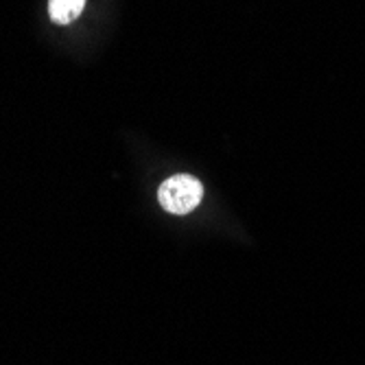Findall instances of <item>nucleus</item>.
I'll use <instances>...</instances> for the list:
<instances>
[{
	"mask_svg": "<svg viewBox=\"0 0 365 365\" xmlns=\"http://www.w3.org/2000/svg\"><path fill=\"white\" fill-rule=\"evenodd\" d=\"M86 9V0H48V16L55 24H71Z\"/></svg>",
	"mask_w": 365,
	"mask_h": 365,
	"instance_id": "nucleus-2",
	"label": "nucleus"
},
{
	"mask_svg": "<svg viewBox=\"0 0 365 365\" xmlns=\"http://www.w3.org/2000/svg\"><path fill=\"white\" fill-rule=\"evenodd\" d=\"M204 197V184L192 175L180 173L164 180L158 190L160 206L171 215H188L192 212Z\"/></svg>",
	"mask_w": 365,
	"mask_h": 365,
	"instance_id": "nucleus-1",
	"label": "nucleus"
}]
</instances>
